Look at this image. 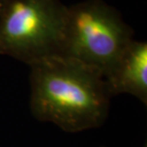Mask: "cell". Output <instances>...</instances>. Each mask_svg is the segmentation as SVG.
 Returning <instances> with one entry per match:
<instances>
[{
  "label": "cell",
  "mask_w": 147,
  "mask_h": 147,
  "mask_svg": "<svg viewBox=\"0 0 147 147\" xmlns=\"http://www.w3.org/2000/svg\"><path fill=\"white\" fill-rule=\"evenodd\" d=\"M7 1V0H0V9L3 7V5L5 4V2Z\"/></svg>",
  "instance_id": "obj_5"
},
{
  "label": "cell",
  "mask_w": 147,
  "mask_h": 147,
  "mask_svg": "<svg viewBox=\"0 0 147 147\" xmlns=\"http://www.w3.org/2000/svg\"><path fill=\"white\" fill-rule=\"evenodd\" d=\"M30 69V107L36 119L69 133L105 122L112 96L100 72L62 55L41 59Z\"/></svg>",
  "instance_id": "obj_1"
},
{
  "label": "cell",
  "mask_w": 147,
  "mask_h": 147,
  "mask_svg": "<svg viewBox=\"0 0 147 147\" xmlns=\"http://www.w3.org/2000/svg\"><path fill=\"white\" fill-rule=\"evenodd\" d=\"M66 11L60 0H7L0 9V55L29 66L62 55Z\"/></svg>",
  "instance_id": "obj_3"
},
{
  "label": "cell",
  "mask_w": 147,
  "mask_h": 147,
  "mask_svg": "<svg viewBox=\"0 0 147 147\" xmlns=\"http://www.w3.org/2000/svg\"><path fill=\"white\" fill-rule=\"evenodd\" d=\"M111 96L128 94L147 104V43L133 40L104 76Z\"/></svg>",
  "instance_id": "obj_4"
},
{
  "label": "cell",
  "mask_w": 147,
  "mask_h": 147,
  "mask_svg": "<svg viewBox=\"0 0 147 147\" xmlns=\"http://www.w3.org/2000/svg\"><path fill=\"white\" fill-rule=\"evenodd\" d=\"M143 147H147V146H146V144H145V145H144V146H143Z\"/></svg>",
  "instance_id": "obj_6"
},
{
  "label": "cell",
  "mask_w": 147,
  "mask_h": 147,
  "mask_svg": "<svg viewBox=\"0 0 147 147\" xmlns=\"http://www.w3.org/2000/svg\"><path fill=\"white\" fill-rule=\"evenodd\" d=\"M133 40L134 30L103 0H86L67 7L62 55L105 76Z\"/></svg>",
  "instance_id": "obj_2"
}]
</instances>
